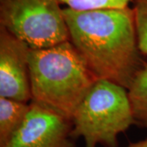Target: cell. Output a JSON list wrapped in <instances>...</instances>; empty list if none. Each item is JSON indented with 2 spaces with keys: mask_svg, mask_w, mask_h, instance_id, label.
Here are the masks:
<instances>
[{
  "mask_svg": "<svg viewBox=\"0 0 147 147\" xmlns=\"http://www.w3.org/2000/svg\"><path fill=\"white\" fill-rule=\"evenodd\" d=\"M30 51L26 42L0 27V97L31 102Z\"/></svg>",
  "mask_w": 147,
  "mask_h": 147,
  "instance_id": "6",
  "label": "cell"
},
{
  "mask_svg": "<svg viewBox=\"0 0 147 147\" xmlns=\"http://www.w3.org/2000/svg\"><path fill=\"white\" fill-rule=\"evenodd\" d=\"M30 109V103L0 97V147H4L20 128Z\"/></svg>",
  "mask_w": 147,
  "mask_h": 147,
  "instance_id": "7",
  "label": "cell"
},
{
  "mask_svg": "<svg viewBox=\"0 0 147 147\" xmlns=\"http://www.w3.org/2000/svg\"><path fill=\"white\" fill-rule=\"evenodd\" d=\"M66 7L77 11L107 8H124L129 7L131 0H59Z\"/></svg>",
  "mask_w": 147,
  "mask_h": 147,
  "instance_id": "10",
  "label": "cell"
},
{
  "mask_svg": "<svg viewBox=\"0 0 147 147\" xmlns=\"http://www.w3.org/2000/svg\"><path fill=\"white\" fill-rule=\"evenodd\" d=\"M127 147H147V139L142 140V141H140V142L131 143Z\"/></svg>",
  "mask_w": 147,
  "mask_h": 147,
  "instance_id": "11",
  "label": "cell"
},
{
  "mask_svg": "<svg viewBox=\"0 0 147 147\" xmlns=\"http://www.w3.org/2000/svg\"><path fill=\"white\" fill-rule=\"evenodd\" d=\"M63 15L69 41L95 77L128 89L147 64L139 48L131 7H65Z\"/></svg>",
  "mask_w": 147,
  "mask_h": 147,
  "instance_id": "1",
  "label": "cell"
},
{
  "mask_svg": "<svg viewBox=\"0 0 147 147\" xmlns=\"http://www.w3.org/2000/svg\"><path fill=\"white\" fill-rule=\"evenodd\" d=\"M31 102L72 120L98 80L68 40L29 54Z\"/></svg>",
  "mask_w": 147,
  "mask_h": 147,
  "instance_id": "2",
  "label": "cell"
},
{
  "mask_svg": "<svg viewBox=\"0 0 147 147\" xmlns=\"http://www.w3.org/2000/svg\"><path fill=\"white\" fill-rule=\"evenodd\" d=\"M136 124L147 130V64L127 89Z\"/></svg>",
  "mask_w": 147,
  "mask_h": 147,
  "instance_id": "8",
  "label": "cell"
},
{
  "mask_svg": "<svg viewBox=\"0 0 147 147\" xmlns=\"http://www.w3.org/2000/svg\"><path fill=\"white\" fill-rule=\"evenodd\" d=\"M72 137L85 147H118V137L136 124L127 90L98 79L72 118Z\"/></svg>",
  "mask_w": 147,
  "mask_h": 147,
  "instance_id": "3",
  "label": "cell"
},
{
  "mask_svg": "<svg viewBox=\"0 0 147 147\" xmlns=\"http://www.w3.org/2000/svg\"><path fill=\"white\" fill-rule=\"evenodd\" d=\"M138 45L144 56H147V0H131Z\"/></svg>",
  "mask_w": 147,
  "mask_h": 147,
  "instance_id": "9",
  "label": "cell"
},
{
  "mask_svg": "<svg viewBox=\"0 0 147 147\" xmlns=\"http://www.w3.org/2000/svg\"><path fill=\"white\" fill-rule=\"evenodd\" d=\"M72 121L30 102L20 128L4 147H75Z\"/></svg>",
  "mask_w": 147,
  "mask_h": 147,
  "instance_id": "5",
  "label": "cell"
},
{
  "mask_svg": "<svg viewBox=\"0 0 147 147\" xmlns=\"http://www.w3.org/2000/svg\"><path fill=\"white\" fill-rule=\"evenodd\" d=\"M0 27L31 49L69 40L59 0H0Z\"/></svg>",
  "mask_w": 147,
  "mask_h": 147,
  "instance_id": "4",
  "label": "cell"
}]
</instances>
